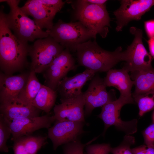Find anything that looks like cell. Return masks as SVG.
Instances as JSON below:
<instances>
[{
    "instance_id": "cell-1",
    "label": "cell",
    "mask_w": 154,
    "mask_h": 154,
    "mask_svg": "<svg viewBox=\"0 0 154 154\" xmlns=\"http://www.w3.org/2000/svg\"><path fill=\"white\" fill-rule=\"evenodd\" d=\"M4 6L0 11V66L3 73L12 75L27 64L31 46L12 33L7 22Z\"/></svg>"
},
{
    "instance_id": "cell-2",
    "label": "cell",
    "mask_w": 154,
    "mask_h": 154,
    "mask_svg": "<svg viewBox=\"0 0 154 154\" xmlns=\"http://www.w3.org/2000/svg\"><path fill=\"white\" fill-rule=\"evenodd\" d=\"M75 51L80 65L96 72H107L119 62L125 61L124 52L121 47L114 51H108L101 48L95 39L78 44Z\"/></svg>"
},
{
    "instance_id": "cell-3",
    "label": "cell",
    "mask_w": 154,
    "mask_h": 154,
    "mask_svg": "<svg viewBox=\"0 0 154 154\" xmlns=\"http://www.w3.org/2000/svg\"><path fill=\"white\" fill-rule=\"evenodd\" d=\"M10 8V12L5 14L9 27L18 39L26 43L33 42L36 39L46 38L49 35L46 31L40 28L33 20L29 17L19 7L20 1L6 0Z\"/></svg>"
},
{
    "instance_id": "cell-4",
    "label": "cell",
    "mask_w": 154,
    "mask_h": 154,
    "mask_svg": "<svg viewBox=\"0 0 154 154\" xmlns=\"http://www.w3.org/2000/svg\"><path fill=\"white\" fill-rule=\"evenodd\" d=\"M75 16L79 21L96 35L105 38L110 27V18L106 4H92L85 0H77L75 4Z\"/></svg>"
},
{
    "instance_id": "cell-5",
    "label": "cell",
    "mask_w": 154,
    "mask_h": 154,
    "mask_svg": "<svg viewBox=\"0 0 154 154\" xmlns=\"http://www.w3.org/2000/svg\"><path fill=\"white\" fill-rule=\"evenodd\" d=\"M49 36L70 51H75L78 44L96 35L78 21L66 23L59 19L50 29L46 30Z\"/></svg>"
},
{
    "instance_id": "cell-6",
    "label": "cell",
    "mask_w": 154,
    "mask_h": 154,
    "mask_svg": "<svg viewBox=\"0 0 154 154\" xmlns=\"http://www.w3.org/2000/svg\"><path fill=\"white\" fill-rule=\"evenodd\" d=\"M65 48L50 36L38 39L31 46L28 55L31 57V70L43 72L54 59Z\"/></svg>"
},
{
    "instance_id": "cell-7",
    "label": "cell",
    "mask_w": 154,
    "mask_h": 154,
    "mask_svg": "<svg viewBox=\"0 0 154 154\" xmlns=\"http://www.w3.org/2000/svg\"><path fill=\"white\" fill-rule=\"evenodd\" d=\"M65 2L61 0H29L20 8L27 15L32 17L40 28L49 30L54 25L55 16Z\"/></svg>"
},
{
    "instance_id": "cell-8",
    "label": "cell",
    "mask_w": 154,
    "mask_h": 154,
    "mask_svg": "<svg viewBox=\"0 0 154 154\" xmlns=\"http://www.w3.org/2000/svg\"><path fill=\"white\" fill-rule=\"evenodd\" d=\"M134 103L126 98L120 96L116 100L110 102L102 107L100 113L98 117L103 121L104 128V135L107 129L112 126L124 132L127 135H131L137 130V120L133 119L128 121L122 120L120 117L121 108L124 105Z\"/></svg>"
},
{
    "instance_id": "cell-9",
    "label": "cell",
    "mask_w": 154,
    "mask_h": 154,
    "mask_svg": "<svg viewBox=\"0 0 154 154\" xmlns=\"http://www.w3.org/2000/svg\"><path fill=\"white\" fill-rule=\"evenodd\" d=\"M130 32L134 38L124 51L126 63L122 68L128 72H132L152 67V56L143 44L142 30L132 27L130 28Z\"/></svg>"
},
{
    "instance_id": "cell-10",
    "label": "cell",
    "mask_w": 154,
    "mask_h": 154,
    "mask_svg": "<svg viewBox=\"0 0 154 154\" xmlns=\"http://www.w3.org/2000/svg\"><path fill=\"white\" fill-rule=\"evenodd\" d=\"M77 67L70 50L65 48L43 72L45 79L44 85L56 91L59 82L69 71L76 70Z\"/></svg>"
},
{
    "instance_id": "cell-11",
    "label": "cell",
    "mask_w": 154,
    "mask_h": 154,
    "mask_svg": "<svg viewBox=\"0 0 154 154\" xmlns=\"http://www.w3.org/2000/svg\"><path fill=\"white\" fill-rule=\"evenodd\" d=\"M154 5V0H121L120 7L114 12L116 19V31H121L131 21L140 20Z\"/></svg>"
},
{
    "instance_id": "cell-12",
    "label": "cell",
    "mask_w": 154,
    "mask_h": 154,
    "mask_svg": "<svg viewBox=\"0 0 154 154\" xmlns=\"http://www.w3.org/2000/svg\"><path fill=\"white\" fill-rule=\"evenodd\" d=\"M84 122L56 120L53 125L48 129L47 137L51 141L56 150L60 145L78 139L84 133Z\"/></svg>"
},
{
    "instance_id": "cell-13",
    "label": "cell",
    "mask_w": 154,
    "mask_h": 154,
    "mask_svg": "<svg viewBox=\"0 0 154 154\" xmlns=\"http://www.w3.org/2000/svg\"><path fill=\"white\" fill-rule=\"evenodd\" d=\"M104 79L95 74L90 80L87 90L83 95L85 101V116L90 115L95 108L102 107L114 100L106 90Z\"/></svg>"
},
{
    "instance_id": "cell-14",
    "label": "cell",
    "mask_w": 154,
    "mask_h": 154,
    "mask_svg": "<svg viewBox=\"0 0 154 154\" xmlns=\"http://www.w3.org/2000/svg\"><path fill=\"white\" fill-rule=\"evenodd\" d=\"M55 121L53 115L50 116L48 114L9 120L12 135L11 139L14 141L19 137L30 135L39 129H48Z\"/></svg>"
},
{
    "instance_id": "cell-15",
    "label": "cell",
    "mask_w": 154,
    "mask_h": 154,
    "mask_svg": "<svg viewBox=\"0 0 154 154\" xmlns=\"http://www.w3.org/2000/svg\"><path fill=\"white\" fill-rule=\"evenodd\" d=\"M54 108L55 120L84 122L85 101L83 92L74 98L60 101Z\"/></svg>"
},
{
    "instance_id": "cell-16",
    "label": "cell",
    "mask_w": 154,
    "mask_h": 154,
    "mask_svg": "<svg viewBox=\"0 0 154 154\" xmlns=\"http://www.w3.org/2000/svg\"><path fill=\"white\" fill-rule=\"evenodd\" d=\"M96 73L86 69L83 72L73 76H66L64 78L58 83L56 90L59 94L60 101L74 98L81 94L83 86Z\"/></svg>"
},
{
    "instance_id": "cell-17",
    "label": "cell",
    "mask_w": 154,
    "mask_h": 154,
    "mask_svg": "<svg viewBox=\"0 0 154 154\" xmlns=\"http://www.w3.org/2000/svg\"><path fill=\"white\" fill-rule=\"evenodd\" d=\"M29 74L22 73L14 76L0 72V104L11 102L17 99L27 82Z\"/></svg>"
},
{
    "instance_id": "cell-18",
    "label": "cell",
    "mask_w": 154,
    "mask_h": 154,
    "mask_svg": "<svg viewBox=\"0 0 154 154\" xmlns=\"http://www.w3.org/2000/svg\"><path fill=\"white\" fill-rule=\"evenodd\" d=\"M104 79L106 87L112 86L120 92V96L135 102L131 93L133 82L130 78L128 72L123 68L111 69L107 72Z\"/></svg>"
},
{
    "instance_id": "cell-19",
    "label": "cell",
    "mask_w": 154,
    "mask_h": 154,
    "mask_svg": "<svg viewBox=\"0 0 154 154\" xmlns=\"http://www.w3.org/2000/svg\"><path fill=\"white\" fill-rule=\"evenodd\" d=\"M41 110L32 105H27L19 102L17 99L13 101L1 103L0 114L10 121L26 117L40 116Z\"/></svg>"
},
{
    "instance_id": "cell-20",
    "label": "cell",
    "mask_w": 154,
    "mask_h": 154,
    "mask_svg": "<svg viewBox=\"0 0 154 154\" xmlns=\"http://www.w3.org/2000/svg\"><path fill=\"white\" fill-rule=\"evenodd\" d=\"M134 94L154 92V68H150L131 72Z\"/></svg>"
},
{
    "instance_id": "cell-21",
    "label": "cell",
    "mask_w": 154,
    "mask_h": 154,
    "mask_svg": "<svg viewBox=\"0 0 154 154\" xmlns=\"http://www.w3.org/2000/svg\"><path fill=\"white\" fill-rule=\"evenodd\" d=\"M35 72L30 70L25 86L19 94L17 99L21 103L27 105H32L42 84L37 78Z\"/></svg>"
},
{
    "instance_id": "cell-22",
    "label": "cell",
    "mask_w": 154,
    "mask_h": 154,
    "mask_svg": "<svg viewBox=\"0 0 154 154\" xmlns=\"http://www.w3.org/2000/svg\"><path fill=\"white\" fill-rule=\"evenodd\" d=\"M57 91L42 85L32 105L41 110L48 113L54 106Z\"/></svg>"
},
{
    "instance_id": "cell-23",
    "label": "cell",
    "mask_w": 154,
    "mask_h": 154,
    "mask_svg": "<svg viewBox=\"0 0 154 154\" xmlns=\"http://www.w3.org/2000/svg\"><path fill=\"white\" fill-rule=\"evenodd\" d=\"M132 96L135 102L138 106L139 115L140 117L154 109V92L133 93Z\"/></svg>"
},
{
    "instance_id": "cell-24",
    "label": "cell",
    "mask_w": 154,
    "mask_h": 154,
    "mask_svg": "<svg viewBox=\"0 0 154 154\" xmlns=\"http://www.w3.org/2000/svg\"><path fill=\"white\" fill-rule=\"evenodd\" d=\"M21 137L28 154H37L38 151L46 143L47 137L30 135Z\"/></svg>"
},
{
    "instance_id": "cell-25",
    "label": "cell",
    "mask_w": 154,
    "mask_h": 154,
    "mask_svg": "<svg viewBox=\"0 0 154 154\" xmlns=\"http://www.w3.org/2000/svg\"><path fill=\"white\" fill-rule=\"evenodd\" d=\"M12 135L9 120L0 114V151L8 153L9 148L7 145V140Z\"/></svg>"
},
{
    "instance_id": "cell-26",
    "label": "cell",
    "mask_w": 154,
    "mask_h": 154,
    "mask_svg": "<svg viewBox=\"0 0 154 154\" xmlns=\"http://www.w3.org/2000/svg\"><path fill=\"white\" fill-rule=\"evenodd\" d=\"M94 138L87 143L83 144L79 139L64 145V154H84V149L85 147L90 144L97 139Z\"/></svg>"
},
{
    "instance_id": "cell-27",
    "label": "cell",
    "mask_w": 154,
    "mask_h": 154,
    "mask_svg": "<svg viewBox=\"0 0 154 154\" xmlns=\"http://www.w3.org/2000/svg\"><path fill=\"white\" fill-rule=\"evenodd\" d=\"M135 142L134 137L131 135H126L123 141L118 146L111 149L112 154H133L131 146Z\"/></svg>"
},
{
    "instance_id": "cell-28",
    "label": "cell",
    "mask_w": 154,
    "mask_h": 154,
    "mask_svg": "<svg viewBox=\"0 0 154 154\" xmlns=\"http://www.w3.org/2000/svg\"><path fill=\"white\" fill-rule=\"evenodd\" d=\"M90 144L86 147L87 154H109L110 152L111 147L109 144Z\"/></svg>"
},
{
    "instance_id": "cell-29",
    "label": "cell",
    "mask_w": 154,
    "mask_h": 154,
    "mask_svg": "<svg viewBox=\"0 0 154 154\" xmlns=\"http://www.w3.org/2000/svg\"><path fill=\"white\" fill-rule=\"evenodd\" d=\"M143 135L145 145H154V123L150 125L144 130Z\"/></svg>"
},
{
    "instance_id": "cell-30",
    "label": "cell",
    "mask_w": 154,
    "mask_h": 154,
    "mask_svg": "<svg viewBox=\"0 0 154 154\" xmlns=\"http://www.w3.org/2000/svg\"><path fill=\"white\" fill-rule=\"evenodd\" d=\"M13 149L14 154H28L24 144L22 137L18 138L13 141Z\"/></svg>"
},
{
    "instance_id": "cell-31",
    "label": "cell",
    "mask_w": 154,
    "mask_h": 154,
    "mask_svg": "<svg viewBox=\"0 0 154 154\" xmlns=\"http://www.w3.org/2000/svg\"><path fill=\"white\" fill-rule=\"evenodd\" d=\"M133 154H154V145H142L131 149Z\"/></svg>"
},
{
    "instance_id": "cell-32",
    "label": "cell",
    "mask_w": 154,
    "mask_h": 154,
    "mask_svg": "<svg viewBox=\"0 0 154 154\" xmlns=\"http://www.w3.org/2000/svg\"><path fill=\"white\" fill-rule=\"evenodd\" d=\"M146 32L150 38H154V20L145 21L144 23Z\"/></svg>"
},
{
    "instance_id": "cell-33",
    "label": "cell",
    "mask_w": 154,
    "mask_h": 154,
    "mask_svg": "<svg viewBox=\"0 0 154 154\" xmlns=\"http://www.w3.org/2000/svg\"><path fill=\"white\" fill-rule=\"evenodd\" d=\"M150 54L154 57V38H150L147 41Z\"/></svg>"
},
{
    "instance_id": "cell-34",
    "label": "cell",
    "mask_w": 154,
    "mask_h": 154,
    "mask_svg": "<svg viewBox=\"0 0 154 154\" xmlns=\"http://www.w3.org/2000/svg\"><path fill=\"white\" fill-rule=\"evenodd\" d=\"M86 1L94 4L102 5L105 4L107 1L106 0H85Z\"/></svg>"
},
{
    "instance_id": "cell-35",
    "label": "cell",
    "mask_w": 154,
    "mask_h": 154,
    "mask_svg": "<svg viewBox=\"0 0 154 154\" xmlns=\"http://www.w3.org/2000/svg\"><path fill=\"white\" fill-rule=\"evenodd\" d=\"M153 119H154V114H153Z\"/></svg>"
}]
</instances>
